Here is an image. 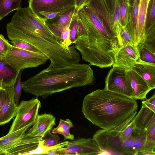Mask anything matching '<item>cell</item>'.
I'll list each match as a JSON object with an SVG mask.
<instances>
[{"mask_svg": "<svg viewBox=\"0 0 155 155\" xmlns=\"http://www.w3.org/2000/svg\"><path fill=\"white\" fill-rule=\"evenodd\" d=\"M137 99L104 89L86 95L81 107L85 118L102 129L110 130L137 113Z\"/></svg>", "mask_w": 155, "mask_h": 155, "instance_id": "1", "label": "cell"}, {"mask_svg": "<svg viewBox=\"0 0 155 155\" xmlns=\"http://www.w3.org/2000/svg\"><path fill=\"white\" fill-rule=\"evenodd\" d=\"M93 71L87 64L79 63L58 67H48L22 82L26 93L45 98L73 88L93 84Z\"/></svg>", "mask_w": 155, "mask_h": 155, "instance_id": "2", "label": "cell"}, {"mask_svg": "<svg viewBox=\"0 0 155 155\" xmlns=\"http://www.w3.org/2000/svg\"><path fill=\"white\" fill-rule=\"evenodd\" d=\"M135 116L128 119L110 130L100 129L94 134L93 138L106 154L135 155L133 148L134 140L133 131L130 136L126 128Z\"/></svg>", "mask_w": 155, "mask_h": 155, "instance_id": "3", "label": "cell"}, {"mask_svg": "<svg viewBox=\"0 0 155 155\" xmlns=\"http://www.w3.org/2000/svg\"><path fill=\"white\" fill-rule=\"evenodd\" d=\"M30 124L0 138V153L1 155H28L36 148L43 140L26 133Z\"/></svg>", "mask_w": 155, "mask_h": 155, "instance_id": "4", "label": "cell"}, {"mask_svg": "<svg viewBox=\"0 0 155 155\" xmlns=\"http://www.w3.org/2000/svg\"><path fill=\"white\" fill-rule=\"evenodd\" d=\"M48 59L41 52L26 50L13 46L6 55L4 64L19 71L38 67L45 64Z\"/></svg>", "mask_w": 155, "mask_h": 155, "instance_id": "5", "label": "cell"}, {"mask_svg": "<svg viewBox=\"0 0 155 155\" xmlns=\"http://www.w3.org/2000/svg\"><path fill=\"white\" fill-rule=\"evenodd\" d=\"M28 7L44 21L57 16L75 6L74 0H29Z\"/></svg>", "mask_w": 155, "mask_h": 155, "instance_id": "6", "label": "cell"}, {"mask_svg": "<svg viewBox=\"0 0 155 155\" xmlns=\"http://www.w3.org/2000/svg\"><path fill=\"white\" fill-rule=\"evenodd\" d=\"M41 106V103L37 97L22 101L17 106L15 117L8 133L30 124L34 125Z\"/></svg>", "mask_w": 155, "mask_h": 155, "instance_id": "7", "label": "cell"}, {"mask_svg": "<svg viewBox=\"0 0 155 155\" xmlns=\"http://www.w3.org/2000/svg\"><path fill=\"white\" fill-rule=\"evenodd\" d=\"M57 155L105 154L93 138L78 137L65 147L55 150Z\"/></svg>", "mask_w": 155, "mask_h": 155, "instance_id": "8", "label": "cell"}, {"mask_svg": "<svg viewBox=\"0 0 155 155\" xmlns=\"http://www.w3.org/2000/svg\"><path fill=\"white\" fill-rule=\"evenodd\" d=\"M104 89L133 98L126 74V69L113 67L105 78Z\"/></svg>", "mask_w": 155, "mask_h": 155, "instance_id": "9", "label": "cell"}, {"mask_svg": "<svg viewBox=\"0 0 155 155\" xmlns=\"http://www.w3.org/2000/svg\"><path fill=\"white\" fill-rule=\"evenodd\" d=\"M1 87L2 102L0 110V126L8 123L15 117L17 107L15 100V86Z\"/></svg>", "mask_w": 155, "mask_h": 155, "instance_id": "10", "label": "cell"}, {"mask_svg": "<svg viewBox=\"0 0 155 155\" xmlns=\"http://www.w3.org/2000/svg\"><path fill=\"white\" fill-rule=\"evenodd\" d=\"M138 46L134 45L120 47L117 52L113 67L131 69L140 61Z\"/></svg>", "mask_w": 155, "mask_h": 155, "instance_id": "11", "label": "cell"}, {"mask_svg": "<svg viewBox=\"0 0 155 155\" xmlns=\"http://www.w3.org/2000/svg\"><path fill=\"white\" fill-rule=\"evenodd\" d=\"M77 11L74 6L57 16L44 21L48 28L60 43L62 34L69 26Z\"/></svg>", "mask_w": 155, "mask_h": 155, "instance_id": "12", "label": "cell"}, {"mask_svg": "<svg viewBox=\"0 0 155 155\" xmlns=\"http://www.w3.org/2000/svg\"><path fill=\"white\" fill-rule=\"evenodd\" d=\"M126 74L133 98L146 99L147 94L152 89L142 77L131 69L126 70Z\"/></svg>", "mask_w": 155, "mask_h": 155, "instance_id": "13", "label": "cell"}, {"mask_svg": "<svg viewBox=\"0 0 155 155\" xmlns=\"http://www.w3.org/2000/svg\"><path fill=\"white\" fill-rule=\"evenodd\" d=\"M56 118L51 113L38 114L35 122L26 133L43 139L46 133L56 125Z\"/></svg>", "mask_w": 155, "mask_h": 155, "instance_id": "14", "label": "cell"}, {"mask_svg": "<svg viewBox=\"0 0 155 155\" xmlns=\"http://www.w3.org/2000/svg\"><path fill=\"white\" fill-rule=\"evenodd\" d=\"M86 3L94 10L106 27L113 32L112 15L105 0H88Z\"/></svg>", "mask_w": 155, "mask_h": 155, "instance_id": "15", "label": "cell"}, {"mask_svg": "<svg viewBox=\"0 0 155 155\" xmlns=\"http://www.w3.org/2000/svg\"><path fill=\"white\" fill-rule=\"evenodd\" d=\"M137 72L152 89L155 88V64L140 60L131 69Z\"/></svg>", "mask_w": 155, "mask_h": 155, "instance_id": "16", "label": "cell"}, {"mask_svg": "<svg viewBox=\"0 0 155 155\" xmlns=\"http://www.w3.org/2000/svg\"><path fill=\"white\" fill-rule=\"evenodd\" d=\"M134 120L136 127L147 130L155 123V112L142 105L138 114L134 117Z\"/></svg>", "mask_w": 155, "mask_h": 155, "instance_id": "17", "label": "cell"}, {"mask_svg": "<svg viewBox=\"0 0 155 155\" xmlns=\"http://www.w3.org/2000/svg\"><path fill=\"white\" fill-rule=\"evenodd\" d=\"M19 71L0 61V87H14Z\"/></svg>", "mask_w": 155, "mask_h": 155, "instance_id": "18", "label": "cell"}, {"mask_svg": "<svg viewBox=\"0 0 155 155\" xmlns=\"http://www.w3.org/2000/svg\"><path fill=\"white\" fill-rule=\"evenodd\" d=\"M149 2L147 0H140L138 17L136 45L142 43L144 41L147 10Z\"/></svg>", "mask_w": 155, "mask_h": 155, "instance_id": "19", "label": "cell"}, {"mask_svg": "<svg viewBox=\"0 0 155 155\" xmlns=\"http://www.w3.org/2000/svg\"><path fill=\"white\" fill-rule=\"evenodd\" d=\"M140 0H135L133 5L131 7L130 18L125 27L128 31L133 45H136L138 17L139 11Z\"/></svg>", "mask_w": 155, "mask_h": 155, "instance_id": "20", "label": "cell"}, {"mask_svg": "<svg viewBox=\"0 0 155 155\" xmlns=\"http://www.w3.org/2000/svg\"><path fill=\"white\" fill-rule=\"evenodd\" d=\"M133 131L134 140L133 148L136 152V155H142L144 151L146 143L147 130L139 128L136 127Z\"/></svg>", "mask_w": 155, "mask_h": 155, "instance_id": "21", "label": "cell"}, {"mask_svg": "<svg viewBox=\"0 0 155 155\" xmlns=\"http://www.w3.org/2000/svg\"><path fill=\"white\" fill-rule=\"evenodd\" d=\"M74 127L71 121L69 119L65 120L60 119L57 126L52 129L51 133L54 134H59L63 136L64 140L74 139V135L70 133V129Z\"/></svg>", "mask_w": 155, "mask_h": 155, "instance_id": "22", "label": "cell"}, {"mask_svg": "<svg viewBox=\"0 0 155 155\" xmlns=\"http://www.w3.org/2000/svg\"><path fill=\"white\" fill-rule=\"evenodd\" d=\"M22 0H0V21L9 13L22 8Z\"/></svg>", "mask_w": 155, "mask_h": 155, "instance_id": "23", "label": "cell"}, {"mask_svg": "<svg viewBox=\"0 0 155 155\" xmlns=\"http://www.w3.org/2000/svg\"><path fill=\"white\" fill-rule=\"evenodd\" d=\"M112 19L113 31L119 40L120 43V33L122 26L121 22L120 13L119 0H116L114 11L112 15Z\"/></svg>", "mask_w": 155, "mask_h": 155, "instance_id": "24", "label": "cell"}, {"mask_svg": "<svg viewBox=\"0 0 155 155\" xmlns=\"http://www.w3.org/2000/svg\"><path fill=\"white\" fill-rule=\"evenodd\" d=\"M43 140L41 141L36 149L30 152L29 154L47 155L48 153L54 150L63 147L68 144L70 141L64 140L52 146L45 147L43 144Z\"/></svg>", "mask_w": 155, "mask_h": 155, "instance_id": "25", "label": "cell"}, {"mask_svg": "<svg viewBox=\"0 0 155 155\" xmlns=\"http://www.w3.org/2000/svg\"><path fill=\"white\" fill-rule=\"evenodd\" d=\"M131 6L129 0H119V10L122 26L126 27L130 18Z\"/></svg>", "mask_w": 155, "mask_h": 155, "instance_id": "26", "label": "cell"}, {"mask_svg": "<svg viewBox=\"0 0 155 155\" xmlns=\"http://www.w3.org/2000/svg\"><path fill=\"white\" fill-rule=\"evenodd\" d=\"M140 58L142 61L155 64V54L142 43L138 45Z\"/></svg>", "mask_w": 155, "mask_h": 155, "instance_id": "27", "label": "cell"}, {"mask_svg": "<svg viewBox=\"0 0 155 155\" xmlns=\"http://www.w3.org/2000/svg\"><path fill=\"white\" fill-rule=\"evenodd\" d=\"M13 46L3 35L0 34V61L4 64L6 55Z\"/></svg>", "mask_w": 155, "mask_h": 155, "instance_id": "28", "label": "cell"}, {"mask_svg": "<svg viewBox=\"0 0 155 155\" xmlns=\"http://www.w3.org/2000/svg\"><path fill=\"white\" fill-rule=\"evenodd\" d=\"M155 24V0H150L147 10L146 28Z\"/></svg>", "mask_w": 155, "mask_h": 155, "instance_id": "29", "label": "cell"}, {"mask_svg": "<svg viewBox=\"0 0 155 155\" xmlns=\"http://www.w3.org/2000/svg\"><path fill=\"white\" fill-rule=\"evenodd\" d=\"M43 145L45 147H51L54 146L61 141L60 137L57 134H54L48 131L43 138Z\"/></svg>", "mask_w": 155, "mask_h": 155, "instance_id": "30", "label": "cell"}, {"mask_svg": "<svg viewBox=\"0 0 155 155\" xmlns=\"http://www.w3.org/2000/svg\"><path fill=\"white\" fill-rule=\"evenodd\" d=\"M23 70H20L15 86L14 97L15 103L17 107L19 104L22 89V82H21V75Z\"/></svg>", "mask_w": 155, "mask_h": 155, "instance_id": "31", "label": "cell"}, {"mask_svg": "<svg viewBox=\"0 0 155 155\" xmlns=\"http://www.w3.org/2000/svg\"><path fill=\"white\" fill-rule=\"evenodd\" d=\"M76 12L74 15L69 26L70 40L72 44L74 43L78 37V18Z\"/></svg>", "mask_w": 155, "mask_h": 155, "instance_id": "32", "label": "cell"}, {"mask_svg": "<svg viewBox=\"0 0 155 155\" xmlns=\"http://www.w3.org/2000/svg\"><path fill=\"white\" fill-rule=\"evenodd\" d=\"M10 42L12 45L18 48L31 51L40 52L39 50L34 47L23 41L13 40H11Z\"/></svg>", "mask_w": 155, "mask_h": 155, "instance_id": "33", "label": "cell"}, {"mask_svg": "<svg viewBox=\"0 0 155 155\" xmlns=\"http://www.w3.org/2000/svg\"><path fill=\"white\" fill-rule=\"evenodd\" d=\"M120 37V47L133 45L130 35L126 27L122 26Z\"/></svg>", "mask_w": 155, "mask_h": 155, "instance_id": "34", "label": "cell"}, {"mask_svg": "<svg viewBox=\"0 0 155 155\" xmlns=\"http://www.w3.org/2000/svg\"><path fill=\"white\" fill-rule=\"evenodd\" d=\"M111 15L114 12L116 0H105Z\"/></svg>", "mask_w": 155, "mask_h": 155, "instance_id": "35", "label": "cell"}, {"mask_svg": "<svg viewBox=\"0 0 155 155\" xmlns=\"http://www.w3.org/2000/svg\"><path fill=\"white\" fill-rule=\"evenodd\" d=\"M84 35V30L81 21L78 19V37L83 36Z\"/></svg>", "mask_w": 155, "mask_h": 155, "instance_id": "36", "label": "cell"}, {"mask_svg": "<svg viewBox=\"0 0 155 155\" xmlns=\"http://www.w3.org/2000/svg\"><path fill=\"white\" fill-rule=\"evenodd\" d=\"M88 0H74L75 6L77 11L85 4Z\"/></svg>", "mask_w": 155, "mask_h": 155, "instance_id": "37", "label": "cell"}, {"mask_svg": "<svg viewBox=\"0 0 155 155\" xmlns=\"http://www.w3.org/2000/svg\"><path fill=\"white\" fill-rule=\"evenodd\" d=\"M142 105L146 106L155 112V105L151 104L146 100L142 101Z\"/></svg>", "mask_w": 155, "mask_h": 155, "instance_id": "38", "label": "cell"}, {"mask_svg": "<svg viewBox=\"0 0 155 155\" xmlns=\"http://www.w3.org/2000/svg\"><path fill=\"white\" fill-rule=\"evenodd\" d=\"M146 101L148 102L155 105V95L154 94L150 98Z\"/></svg>", "mask_w": 155, "mask_h": 155, "instance_id": "39", "label": "cell"}, {"mask_svg": "<svg viewBox=\"0 0 155 155\" xmlns=\"http://www.w3.org/2000/svg\"><path fill=\"white\" fill-rule=\"evenodd\" d=\"M2 102V87H0V110L1 107Z\"/></svg>", "mask_w": 155, "mask_h": 155, "instance_id": "40", "label": "cell"}, {"mask_svg": "<svg viewBox=\"0 0 155 155\" xmlns=\"http://www.w3.org/2000/svg\"><path fill=\"white\" fill-rule=\"evenodd\" d=\"M135 1V0H129V4L131 7L133 5Z\"/></svg>", "mask_w": 155, "mask_h": 155, "instance_id": "41", "label": "cell"}, {"mask_svg": "<svg viewBox=\"0 0 155 155\" xmlns=\"http://www.w3.org/2000/svg\"><path fill=\"white\" fill-rule=\"evenodd\" d=\"M150 0H147L149 2Z\"/></svg>", "mask_w": 155, "mask_h": 155, "instance_id": "42", "label": "cell"}, {"mask_svg": "<svg viewBox=\"0 0 155 155\" xmlns=\"http://www.w3.org/2000/svg\"><path fill=\"white\" fill-rule=\"evenodd\" d=\"M0 155H1V153H0Z\"/></svg>", "mask_w": 155, "mask_h": 155, "instance_id": "43", "label": "cell"}]
</instances>
